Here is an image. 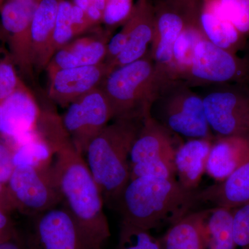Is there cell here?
I'll return each mask as SVG.
<instances>
[{
	"mask_svg": "<svg viewBox=\"0 0 249 249\" xmlns=\"http://www.w3.org/2000/svg\"><path fill=\"white\" fill-rule=\"evenodd\" d=\"M83 154L70 142L54 152L51 172L62 204L74 218L93 249H102L110 237L102 193Z\"/></svg>",
	"mask_w": 249,
	"mask_h": 249,
	"instance_id": "1",
	"label": "cell"
},
{
	"mask_svg": "<svg viewBox=\"0 0 249 249\" xmlns=\"http://www.w3.org/2000/svg\"><path fill=\"white\" fill-rule=\"evenodd\" d=\"M196 193L173 178H135L129 180L116 206L121 222L151 231L191 213L198 204Z\"/></svg>",
	"mask_w": 249,
	"mask_h": 249,
	"instance_id": "2",
	"label": "cell"
},
{
	"mask_svg": "<svg viewBox=\"0 0 249 249\" xmlns=\"http://www.w3.org/2000/svg\"><path fill=\"white\" fill-rule=\"evenodd\" d=\"M111 121L91 141L84 155L104 202L116 206L129 181V156L143 120Z\"/></svg>",
	"mask_w": 249,
	"mask_h": 249,
	"instance_id": "3",
	"label": "cell"
},
{
	"mask_svg": "<svg viewBox=\"0 0 249 249\" xmlns=\"http://www.w3.org/2000/svg\"><path fill=\"white\" fill-rule=\"evenodd\" d=\"M169 81L156 66L148 50L137 61L109 72L100 88L110 106L113 120H143L151 114L154 103Z\"/></svg>",
	"mask_w": 249,
	"mask_h": 249,
	"instance_id": "4",
	"label": "cell"
},
{
	"mask_svg": "<svg viewBox=\"0 0 249 249\" xmlns=\"http://www.w3.org/2000/svg\"><path fill=\"white\" fill-rule=\"evenodd\" d=\"M154 117L177 135L189 139H213L206 119L203 98L181 81H169L161 89L153 106Z\"/></svg>",
	"mask_w": 249,
	"mask_h": 249,
	"instance_id": "5",
	"label": "cell"
},
{
	"mask_svg": "<svg viewBox=\"0 0 249 249\" xmlns=\"http://www.w3.org/2000/svg\"><path fill=\"white\" fill-rule=\"evenodd\" d=\"M200 0H160L154 4L155 31L150 52L156 66L172 80L175 41L186 28L199 23Z\"/></svg>",
	"mask_w": 249,
	"mask_h": 249,
	"instance_id": "6",
	"label": "cell"
},
{
	"mask_svg": "<svg viewBox=\"0 0 249 249\" xmlns=\"http://www.w3.org/2000/svg\"><path fill=\"white\" fill-rule=\"evenodd\" d=\"M16 211L35 217L62 204L51 167L17 166L7 185Z\"/></svg>",
	"mask_w": 249,
	"mask_h": 249,
	"instance_id": "7",
	"label": "cell"
},
{
	"mask_svg": "<svg viewBox=\"0 0 249 249\" xmlns=\"http://www.w3.org/2000/svg\"><path fill=\"white\" fill-rule=\"evenodd\" d=\"M61 118L73 145L83 155L91 141L113 120L110 106L101 88L70 104Z\"/></svg>",
	"mask_w": 249,
	"mask_h": 249,
	"instance_id": "8",
	"label": "cell"
},
{
	"mask_svg": "<svg viewBox=\"0 0 249 249\" xmlns=\"http://www.w3.org/2000/svg\"><path fill=\"white\" fill-rule=\"evenodd\" d=\"M40 0H4L0 17L5 40L16 67L29 79H34L31 49V23Z\"/></svg>",
	"mask_w": 249,
	"mask_h": 249,
	"instance_id": "9",
	"label": "cell"
},
{
	"mask_svg": "<svg viewBox=\"0 0 249 249\" xmlns=\"http://www.w3.org/2000/svg\"><path fill=\"white\" fill-rule=\"evenodd\" d=\"M29 249H93L65 206L36 216L27 240Z\"/></svg>",
	"mask_w": 249,
	"mask_h": 249,
	"instance_id": "10",
	"label": "cell"
},
{
	"mask_svg": "<svg viewBox=\"0 0 249 249\" xmlns=\"http://www.w3.org/2000/svg\"><path fill=\"white\" fill-rule=\"evenodd\" d=\"M206 119L216 137L249 139V95L238 90H219L203 98Z\"/></svg>",
	"mask_w": 249,
	"mask_h": 249,
	"instance_id": "11",
	"label": "cell"
},
{
	"mask_svg": "<svg viewBox=\"0 0 249 249\" xmlns=\"http://www.w3.org/2000/svg\"><path fill=\"white\" fill-rule=\"evenodd\" d=\"M247 68L244 62L231 52L204 38L196 46L186 80L204 83H228L244 77Z\"/></svg>",
	"mask_w": 249,
	"mask_h": 249,
	"instance_id": "12",
	"label": "cell"
},
{
	"mask_svg": "<svg viewBox=\"0 0 249 249\" xmlns=\"http://www.w3.org/2000/svg\"><path fill=\"white\" fill-rule=\"evenodd\" d=\"M109 69L106 62L93 66L62 69L47 73L49 99L67 107L85 94L100 88Z\"/></svg>",
	"mask_w": 249,
	"mask_h": 249,
	"instance_id": "13",
	"label": "cell"
},
{
	"mask_svg": "<svg viewBox=\"0 0 249 249\" xmlns=\"http://www.w3.org/2000/svg\"><path fill=\"white\" fill-rule=\"evenodd\" d=\"M40 112L35 96L23 83L9 97L0 101V135L11 142L32 133Z\"/></svg>",
	"mask_w": 249,
	"mask_h": 249,
	"instance_id": "14",
	"label": "cell"
},
{
	"mask_svg": "<svg viewBox=\"0 0 249 249\" xmlns=\"http://www.w3.org/2000/svg\"><path fill=\"white\" fill-rule=\"evenodd\" d=\"M110 34V30H96L88 35L78 36L54 53L46 71L49 73L62 69L103 63L106 60Z\"/></svg>",
	"mask_w": 249,
	"mask_h": 249,
	"instance_id": "15",
	"label": "cell"
},
{
	"mask_svg": "<svg viewBox=\"0 0 249 249\" xmlns=\"http://www.w3.org/2000/svg\"><path fill=\"white\" fill-rule=\"evenodd\" d=\"M124 24L128 32V40L124 51L109 65V72L137 61L148 52L155 31V8L151 0H138L130 17Z\"/></svg>",
	"mask_w": 249,
	"mask_h": 249,
	"instance_id": "16",
	"label": "cell"
},
{
	"mask_svg": "<svg viewBox=\"0 0 249 249\" xmlns=\"http://www.w3.org/2000/svg\"><path fill=\"white\" fill-rule=\"evenodd\" d=\"M175 133L150 114L143 119L142 127L129 156L130 165L150 159H163L173 162L178 143Z\"/></svg>",
	"mask_w": 249,
	"mask_h": 249,
	"instance_id": "17",
	"label": "cell"
},
{
	"mask_svg": "<svg viewBox=\"0 0 249 249\" xmlns=\"http://www.w3.org/2000/svg\"><path fill=\"white\" fill-rule=\"evenodd\" d=\"M62 0H40L31 23L34 71L46 70L53 55V40L59 4Z\"/></svg>",
	"mask_w": 249,
	"mask_h": 249,
	"instance_id": "18",
	"label": "cell"
},
{
	"mask_svg": "<svg viewBox=\"0 0 249 249\" xmlns=\"http://www.w3.org/2000/svg\"><path fill=\"white\" fill-rule=\"evenodd\" d=\"M219 182L197 191V202L232 210L249 204V161Z\"/></svg>",
	"mask_w": 249,
	"mask_h": 249,
	"instance_id": "19",
	"label": "cell"
},
{
	"mask_svg": "<svg viewBox=\"0 0 249 249\" xmlns=\"http://www.w3.org/2000/svg\"><path fill=\"white\" fill-rule=\"evenodd\" d=\"M249 161V139L245 137H217L213 142L206 165V173L222 181Z\"/></svg>",
	"mask_w": 249,
	"mask_h": 249,
	"instance_id": "20",
	"label": "cell"
},
{
	"mask_svg": "<svg viewBox=\"0 0 249 249\" xmlns=\"http://www.w3.org/2000/svg\"><path fill=\"white\" fill-rule=\"evenodd\" d=\"M213 140L189 139L182 142L175 152L174 158L175 173L178 182L190 191H196L203 174Z\"/></svg>",
	"mask_w": 249,
	"mask_h": 249,
	"instance_id": "21",
	"label": "cell"
},
{
	"mask_svg": "<svg viewBox=\"0 0 249 249\" xmlns=\"http://www.w3.org/2000/svg\"><path fill=\"white\" fill-rule=\"evenodd\" d=\"M203 249H237L233 210L212 206L199 211Z\"/></svg>",
	"mask_w": 249,
	"mask_h": 249,
	"instance_id": "22",
	"label": "cell"
},
{
	"mask_svg": "<svg viewBox=\"0 0 249 249\" xmlns=\"http://www.w3.org/2000/svg\"><path fill=\"white\" fill-rule=\"evenodd\" d=\"M11 145L16 167L49 168L52 165L54 156L53 150L36 130L18 139Z\"/></svg>",
	"mask_w": 249,
	"mask_h": 249,
	"instance_id": "23",
	"label": "cell"
},
{
	"mask_svg": "<svg viewBox=\"0 0 249 249\" xmlns=\"http://www.w3.org/2000/svg\"><path fill=\"white\" fill-rule=\"evenodd\" d=\"M159 240L161 249H203L199 211L170 225Z\"/></svg>",
	"mask_w": 249,
	"mask_h": 249,
	"instance_id": "24",
	"label": "cell"
},
{
	"mask_svg": "<svg viewBox=\"0 0 249 249\" xmlns=\"http://www.w3.org/2000/svg\"><path fill=\"white\" fill-rule=\"evenodd\" d=\"M206 38L199 23L186 28L175 41L173 50L171 78L183 82L191 69L197 44Z\"/></svg>",
	"mask_w": 249,
	"mask_h": 249,
	"instance_id": "25",
	"label": "cell"
},
{
	"mask_svg": "<svg viewBox=\"0 0 249 249\" xmlns=\"http://www.w3.org/2000/svg\"><path fill=\"white\" fill-rule=\"evenodd\" d=\"M199 24L206 38L220 48L230 52L240 41V34L231 23L203 5Z\"/></svg>",
	"mask_w": 249,
	"mask_h": 249,
	"instance_id": "26",
	"label": "cell"
},
{
	"mask_svg": "<svg viewBox=\"0 0 249 249\" xmlns=\"http://www.w3.org/2000/svg\"><path fill=\"white\" fill-rule=\"evenodd\" d=\"M202 5L231 23L240 34L249 32V0H204Z\"/></svg>",
	"mask_w": 249,
	"mask_h": 249,
	"instance_id": "27",
	"label": "cell"
},
{
	"mask_svg": "<svg viewBox=\"0 0 249 249\" xmlns=\"http://www.w3.org/2000/svg\"><path fill=\"white\" fill-rule=\"evenodd\" d=\"M117 249H161L150 231L121 222Z\"/></svg>",
	"mask_w": 249,
	"mask_h": 249,
	"instance_id": "28",
	"label": "cell"
},
{
	"mask_svg": "<svg viewBox=\"0 0 249 249\" xmlns=\"http://www.w3.org/2000/svg\"><path fill=\"white\" fill-rule=\"evenodd\" d=\"M76 35L73 18V1L62 0L59 4L53 40V55L58 49L66 45Z\"/></svg>",
	"mask_w": 249,
	"mask_h": 249,
	"instance_id": "29",
	"label": "cell"
},
{
	"mask_svg": "<svg viewBox=\"0 0 249 249\" xmlns=\"http://www.w3.org/2000/svg\"><path fill=\"white\" fill-rule=\"evenodd\" d=\"M175 164L163 159H150L130 165L129 180L139 178H157L175 179Z\"/></svg>",
	"mask_w": 249,
	"mask_h": 249,
	"instance_id": "30",
	"label": "cell"
},
{
	"mask_svg": "<svg viewBox=\"0 0 249 249\" xmlns=\"http://www.w3.org/2000/svg\"><path fill=\"white\" fill-rule=\"evenodd\" d=\"M17 69L9 51L0 46V101L9 97L24 83Z\"/></svg>",
	"mask_w": 249,
	"mask_h": 249,
	"instance_id": "31",
	"label": "cell"
},
{
	"mask_svg": "<svg viewBox=\"0 0 249 249\" xmlns=\"http://www.w3.org/2000/svg\"><path fill=\"white\" fill-rule=\"evenodd\" d=\"M132 0H107L103 17V24L109 29L124 24L133 11Z\"/></svg>",
	"mask_w": 249,
	"mask_h": 249,
	"instance_id": "32",
	"label": "cell"
},
{
	"mask_svg": "<svg viewBox=\"0 0 249 249\" xmlns=\"http://www.w3.org/2000/svg\"><path fill=\"white\" fill-rule=\"evenodd\" d=\"M233 232L237 249H249V203L233 210Z\"/></svg>",
	"mask_w": 249,
	"mask_h": 249,
	"instance_id": "33",
	"label": "cell"
},
{
	"mask_svg": "<svg viewBox=\"0 0 249 249\" xmlns=\"http://www.w3.org/2000/svg\"><path fill=\"white\" fill-rule=\"evenodd\" d=\"M16 168L12 148L4 139H0V183L6 186Z\"/></svg>",
	"mask_w": 249,
	"mask_h": 249,
	"instance_id": "34",
	"label": "cell"
},
{
	"mask_svg": "<svg viewBox=\"0 0 249 249\" xmlns=\"http://www.w3.org/2000/svg\"><path fill=\"white\" fill-rule=\"evenodd\" d=\"M72 1L84 11L96 27L102 23L107 0H73Z\"/></svg>",
	"mask_w": 249,
	"mask_h": 249,
	"instance_id": "35",
	"label": "cell"
},
{
	"mask_svg": "<svg viewBox=\"0 0 249 249\" xmlns=\"http://www.w3.org/2000/svg\"><path fill=\"white\" fill-rule=\"evenodd\" d=\"M10 214L0 211V242L9 240L18 234Z\"/></svg>",
	"mask_w": 249,
	"mask_h": 249,
	"instance_id": "36",
	"label": "cell"
},
{
	"mask_svg": "<svg viewBox=\"0 0 249 249\" xmlns=\"http://www.w3.org/2000/svg\"><path fill=\"white\" fill-rule=\"evenodd\" d=\"M0 211L10 214L16 211L7 186L1 183H0Z\"/></svg>",
	"mask_w": 249,
	"mask_h": 249,
	"instance_id": "37",
	"label": "cell"
},
{
	"mask_svg": "<svg viewBox=\"0 0 249 249\" xmlns=\"http://www.w3.org/2000/svg\"><path fill=\"white\" fill-rule=\"evenodd\" d=\"M0 249H29L27 241L22 240L19 235L9 240L0 242Z\"/></svg>",
	"mask_w": 249,
	"mask_h": 249,
	"instance_id": "38",
	"label": "cell"
},
{
	"mask_svg": "<svg viewBox=\"0 0 249 249\" xmlns=\"http://www.w3.org/2000/svg\"><path fill=\"white\" fill-rule=\"evenodd\" d=\"M4 0H0V6H1V4H3V2H4Z\"/></svg>",
	"mask_w": 249,
	"mask_h": 249,
	"instance_id": "39",
	"label": "cell"
}]
</instances>
